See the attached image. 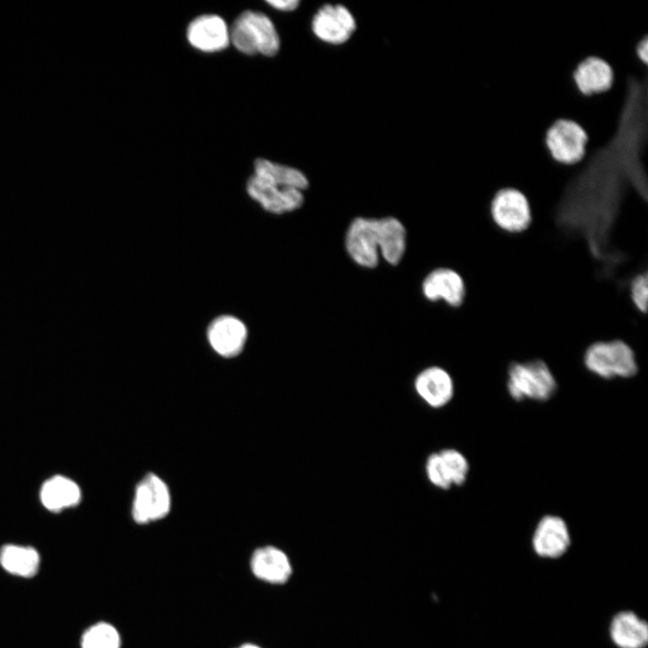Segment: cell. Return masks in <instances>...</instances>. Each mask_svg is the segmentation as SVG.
<instances>
[{"label": "cell", "mask_w": 648, "mask_h": 648, "mask_svg": "<svg viewBox=\"0 0 648 648\" xmlns=\"http://www.w3.org/2000/svg\"><path fill=\"white\" fill-rule=\"evenodd\" d=\"M425 472L429 482L437 489L447 490L453 487L444 460L438 452L431 453L425 464Z\"/></svg>", "instance_id": "603a6c76"}, {"label": "cell", "mask_w": 648, "mask_h": 648, "mask_svg": "<svg viewBox=\"0 0 648 648\" xmlns=\"http://www.w3.org/2000/svg\"><path fill=\"white\" fill-rule=\"evenodd\" d=\"M588 135L577 122L556 120L546 130L544 142L551 157L564 165H573L585 154Z\"/></svg>", "instance_id": "52a82bcc"}, {"label": "cell", "mask_w": 648, "mask_h": 648, "mask_svg": "<svg viewBox=\"0 0 648 648\" xmlns=\"http://www.w3.org/2000/svg\"><path fill=\"white\" fill-rule=\"evenodd\" d=\"M250 569L256 578L270 584H284L292 573L288 555L274 545L256 549L250 558Z\"/></svg>", "instance_id": "9a60e30c"}, {"label": "cell", "mask_w": 648, "mask_h": 648, "mask_svg": "<svg viewBox=\"0 0 648 648\" xmlns=\"http://www.w3.org/2000/svg\"><path fill=\"white\" fill-rule=\"evenodd\" d=\"M121 636L117 629L105 622L89 627L83 634L82 648H121Z\"/></svg>", "instance_id": "44dd1931"}, {"label": "cell", "mask_w": 648, "mask_h": 648, "mask_svg": "<svg viewBox=\"0 0 648 648\" xmlns=\"http://www.w3.org/2000/svg\"><path fill=\"white\" fill-rule=\"evenodd\" d=\"M267 4H270L273 8L283 11V12H291L295 10L299 4V0H269L267 1Z\"/></svg>", "instance_id": "d4e9b609"}, {"label": "cell", "mask_w": 648, "mask_h": 648, "mask_svg": "<svg viewBox=\"0 0 648 648\" xmlns=\"http://www.w3.org/2000/svg\"><path fill=\"white\" fill-rule=\"evenodd\" d=\"M237 648H261V647L255 644L247 643V644H243L238 646Z\"/></svg>", "instance_id": "4316f807"}, {"label": "cell", "mask_w": 648, "mask_h": 648, "mask_svg": "<svg viewBox=\"0 0 648 648\" xmlns=\"http://www.w3.org/2000/svg\"><path fill=\"white\" fill-rule=\"evenodd\" d=\"M583 363L591 374L606 380L630 378L638 371L633 348L620 339L590 344L585 350Z\"/></svg>", "instance_id": "277c9868"}, {"label": "cell", "mask_w": 648, "mask_h": 648, "mask_svg": "<svg viewBox=\"0 0 648 648\" xmlns=\"http://www.w3.org/2000/svg\"><path fill=\"white\" fill-rule=\"evenodd\" d=\"M254 172L256 177L279 187L303 191L309 186L308 178L301 170L268 159L257 158Z\"/></svg>", "instance_id": "d6986e66"}, {"label": "cell", "mask_w": 648, "mask_h": 648, "mask_svg": "<svg viewBox=\"0 0 648 648\" xmlns=\"http://www.w3.org/2000/svg\"><path fill=\"white\" fill-rule=\"evenodd\" d=\"M609 636L617 648H645L648 644V624L635 612H617L609 624Z\"/></svg>", "instance_id": "2e32d148"}, {"label": "cell", "mask_w": 648, "mask_h": 648, "mask_svg": "<svg viewBox=\"0 0 648 648\" xmlns=\"http://www.w3.org/2000/svg\"><path fill=\"white\" fill-rule=\"evenodd\" d=\"M439 453L446 466L453 486L460 487L464 484L470 471L467 458L454 448H445Z\"/></svg>", "instance_id": "7402d4cb"}, {"label": "cell", "mask_w": 648, "mask_h": 648, "mask_svg": "<svg viewBox=\"0 0 648 648\" xmlns=\"http://www.w3.org/2000/svg\"><path fill=\"white\" fill-rule=\"evenodd\" d=\"M572 76L578 90L584 95L608 90L614 80L610 65L598 57H588L580 61Z\"/></svg>", "instance_id": "e0dca14e"}, {"label": "cell", "mask_w": 648, "mask_h": 648, "mask_svg": "<svg viewBox=\"0 0 648 648\" xmlns=\"http://www.w3.org/2000/svg\"><path fill=\"white\" fill-rule=\"evenodd\" d=\"M346 249L360 266H377L380 256L391 265L402 259L406 249V230L396 218H356L346 233Z\"/></svg>", "instance_id": "6da1fadb"}, {"label": "cell", "mask_w": 648, "mask_h": 648, "mask_svg": "<svg viewBox=\"0 0 648 648\" xmlns=\"http://www.w3.org/2000/svg\"><path fill=\"white\" fill-rule=\"evenodd\" d=\"M248 194L266 212L284 214L293 212L303 204L302 191L283 188L252 176L246 185Z\"/></svg>", "instance_id": "8fae6325"}, {"label": "cell", "mask_w": 648, "mask_h": 648, "mask_svg": "<svg viewBox=\"0 0 648 648\" xmlns=\"http://www.w3.org/2000/svg\"><path fill=\"white\" fill-rule=\"evenodd\" d=\"M206 338L216 354L232 358L243 351L248 339V328L238 318L220 315L209 323Z\"/></svg>", "instance_id": "9c48e42d"}, {"label": "cell", "mask_w": 648, "mask_h": 648, "mask_svg": "<svg viewBox=\"0 0 648 648\" xmlns=\"http://www.w3.org/2000/svg\"><path fill=\"white\" fill-rule=\"evenodd\" d=\"M648 280L646 272L640 273L631 281L630 298L636 310L646 313Z\"/></svg>", "instance_id": "cb8c5ba5"}, {"label": "cell", "mask_w": 648, "mask_h": 648, "mask_svg": "<svg viewBox=\"0 0 648 648\" xmlns=\"http://www.w3.org/2000/svg\"><path fill=\"white\" fill-rule=\"evenodd\" d=\"M356 28L355 17L342 4H324L311 20L314 35L323 42L338 45L349 40Z\"/></svg>", "instance_id": "ba28073f"}, {"label": "cell", "mask_w": 648, "mask_h": 648, "mask_svg": "<svg viewBox=\"0 0 648 648\" xmlns=\"http://www.w3.org/2000/svg\"><path fill=\"white\" fill-rule=\"evenodd\" d=\"M171 508L166 483L157 474L148 473L137 484L131 516L138 524H148L165 518Z\"/></svg>", "instance_id": "8992f818"}, {"label": "cell", "mask_w": 648, "mask_h": 648, "mask_svg": "<svg viewBox=\"0 0 648 648\" xmlns=\"http://www.w3.org/2000/svg\"><path fill=\"white\" fill-rule=\"evenodd\" d=\"M229 31L230 42L244 54L273 57L279 51V34L271 19L263 13L243 12Z\"/></svg>", "instance_id": "7a4b0ae2"}, {"label": "cell", "mask_w": 648, "mask_h": 648, "mask_svg": "<svg viewBox=\"0 0 648 648\" xmlns=\"http://www.w3.org/2000/svg\"><path fill=\"white\" fill-rule=\"evenodd\" d=\"M0 564L14 575L32 577L39 569L40 555L30 546L6 544L0 550Z\"/></svg>", "instance_id": "ffe728a7"}, {"label": "cell", "mask_w": 648, "mask_h": 648, "mask_svg": "<svg viewBox=\"0 0 648 648\" xmlns=\"http://www.w3.org/2000/svg\"><path fill=\"white\" fill-rule=\"evenodd\" d=\"M189 43L203 52H216L230 43V31L225 21L216 14H203L194 19L187 27Z\"/></svg>", "instance_id": "7c38bea8"}, {"label": "cell", "mask_w": 648, "mask_h": 648, "mask_svg": "<svg viewBox=\"0 0 648 648\" xmlns=\"http://www.w3.org/2000/svg\"><path fill=\"white\" fill-rule=\"evenodd\" d=\"M421 289L427 300L444 301L451 307H459L466 293L463 277L456 271L446 267L430 272L422 282Z\"/></svg>", "instance_id": "5bb4252c"}, {"label": "cell", "mask_w": 648, "mask_h": 648, "mask_svg": "<svg viewBox=\"0 0 648 648\" xmlns=\"http://www.w3.org/2000/svg\"><path fill=\"white\" fill-rule=\"evenodd\" d=\"M571 542V533L565 520L551 514L539 519L532 536L534 552L544 559L562 557L570 548Z\"/></svg>", "instance_id": "30bf717a"}, {"label": "cell", "mask_w": 648, "mask_h": 648, "mask_svg": "<svg viewBox=\"0 0 648 648\" xmlns=\"http://www.w3.org/2000/svg\"><path fill=\"white\" fill-rule=\"evenodd\" d=\"M507 390L516 401L549 400L557 391L556 379L544 361L539 359L512 363L507 374Z\"/></svg>", "instance_id": "3957f363"}, {"label": "cell", "mask_w": 648, "mask_h": 648, "mask_svg": "<svg viewBox=\"0 0 648 648\" xmlns=\"http://www.w3.org/2000/svg\"><path fill=\"white\" fill-rule=\"evenodd\" d=\"M40 499L47 509L58 512L78 504L81 499V490L71 479L56 475L42 484Z\"/></svg>", "instance_id": "ac0fdd59"}, {"label": "cell", "mask_w": 648, "mask_h": 648, "mask_svg": "<svg viewBox=\"0 0 648 648\" xmlns=\"http://www.w3.org/2000/svg\"><path fill=\"white\" fill-rule=\"evenodd\" d=\"M414 389L430 408L446 406L454 395V382L450 374L440 366H429L418 374Z\"/></svg>", "instance_id": "4fadbf2b"}, {"label": "cell", "mask_w": 648, "mask_h": 648, "mask_svg": "<svg viewBox=\"0 0 648 648\" xmlns=\"http://www.w3.org/2000/svg\"><path fill=\"white\" fill-rule=\"evenodd\" d=\"M490 213L500 230L511 234L526 230L532 223V212L526 196L512 187L496 192L490 201Z\"/></svg>", "instance_id": "5b68a950"}, {"label": "cell", "mask_w": 648, "mask_h": 648, "mask_svg": "<svg viewBox=\"0 0 648 648\" xmlns=\"http://www.w3.org/2000/svg\"><path fill=\"white\" fill-rule=\"evenodd\" d=\"M647 45H648L647 37L645 36V37H644V39H642V40L638 42V44H637V46H636V55H637V58H638L641 60V62H643V64L645 65V66H646V64H647V52H648V50H647Z\"/></svg>", "instance_id": "484cf974"}]
</instances>
